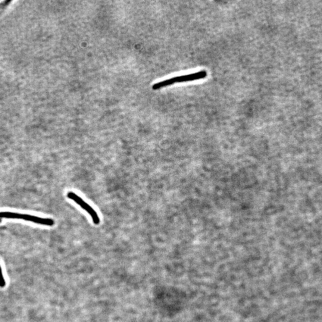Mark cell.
Returning <instances> with one entry per match:
<instances>
[{
    "label": "cell",
    "mask_w": 322,
    "mask_h": 322,
    "mask_svg": "<svg viewBox=\"0 0 322 322\" xmlns=\"http://www.w3.org/2000/svg\"><path fill=\"white\" fill-rule=\"evenodd\" d=\"M207 72L203 70L196 73L184 75V76L169 78V79L154 84V85L152 86V89L154 90H158L176 83L189 82V81L204 79V78L207 77Z\"/></svg>",
    "instance_id": "cell-1"
},
{
    "label": "cell",
    "mask_w": 322,
    "mask_h": 322,
    "mask_svg": "<svg viewBox=\"0 0 322 322\" xmlns=\"http://www.w3.org/2000/svg\"><path fill=\"white\" fill-rule=\"evenodd\" d=\"M68 198L73 200L77 204L79 205L81 208L84 209L86 211L88 212L91 217H92L94 224L98 225L101 223V220L97 212L94 209L92 206L87 204V202L80 198V197L74 192H69L67 194Z\"/></svg>",
    "instance_id": "cell-3"
},
{
    "label": "cell",
    "mask_w": 322,
    "mask_h": 322,
    "mask_svg": "<svg viewBox=\"0 0 322 322\" xmlns=\"http://www.w3.org/2000/svg\"><path fill=\"white\" fill-rule=\"evenodd\" d=\"M0 218H17L26 221L33 222L37 224L45 225V226H52L55 224L54 220L51 218H41L33 215L15 213L11 212H0Z\"/></svg>",
    "instance_id": "cell-2"
},
{
    "label": "cell",
    "mask_w": 322,
    "mask_h": 322,
    "mask_svg": "<svg viewBox=\"0 0 322 322\" xmlns=\"http://www.w3.org/2000/svg\"><path fill=\"white\" fill-rule=\"evenodd\" d=\"M0 222H1V220H0Z\"/></svg>",
    "instance_id": "cell-5"
},
{
    "label": "cell",
    "mask_w": 322,
    "mask_h": 322,
    "mask_svg": "<svg viewBox=\"0 0 322 322\" xmlns=\"http://www.w3.org/2000/svg\"><path fill=\"white\" fill-rule=\"evenodd\" d=\"M6 282L4 276H3L2 268L1 265H0V287H5L6 286Z\"/></svg>",
    "instance_id": "cell-4"
}]
</instances>
